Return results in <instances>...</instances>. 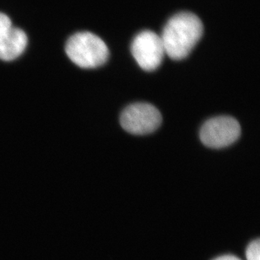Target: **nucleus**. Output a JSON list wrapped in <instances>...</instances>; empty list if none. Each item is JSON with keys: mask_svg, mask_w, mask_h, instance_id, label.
Wrapping results in <instances>:
<instances>
[{"mask_svg": "<svg viewBox=\"0 0 260 260\" xmlns=\"http://www.w3.org/2000/svg\"><path fill=\"white\" fill-rule=\"evenodd\" d=\"M132 53L145 71H153L162 63L165 51L162 39L151 30H143L136 36L132 44Z\"/></svg>", "mask_w": 260, "mask_h": 260, "instance_id": "obj_5", "label": "nucleus"}, {"mask_svg": "<svg viewBox=\"0 0 260 260\" xmlns=\"http://www.w3.org/2000/svg\"><path fill=\"white\" fill-rule=\"evenodd\" d=\"M247 260H260V242L258 239L253 241L246 250Z\"/></svg>", "mask_w": 260, "mask_h": 260, "instance_id": "obj_7", "label": "nucleus"}, {"mask_svg": "<svg viewBox=\"0 0 260 260\" xmlns=\"http://www.w3.org/2000/svg\"><path fill=\"white\" fill-rule=\"evenodd\" d=\"M12 27L11 20L7 15L0 12V37H2L3 35Z\"/></svg>", "mask_w": 260, "mask_h": 260, "instance_id": "obj_8", "label": "nucleus"}, {"mask_svg": "<svg viewBox=\"0 0 260 260\" xmlns=\"http://www.w3.org/2000/svg\"><path fill=\"white\" fill-rule=\"evenodd\" d=\"M203 24L190 12L178 13L170 18L161 36L165 54L173 60L189 56L203 35Z\"/></svg>", "mask_w": 260, "mask_h": 260, "instance_id": "obj_1", "label": "nucleus"}, {"mask_svg": "<svg viewBox=\"0 0 260 260\" xmlns=\"http://www.w3.org/2000/svg\"><path fill=\"white\" fill-rule=\"evenodd\" d=\"M124 130L134 135L153 133L162 123V116L155 106L148 103H135L127 106L120 116Z\"/></svg>", "mask_w": 260, "mask_h": 260, "instance_id": "obj_3", "label": "nucleus"}, {"mask_svg": "<svg viewBox=\"0 0 260 260\" xmlns=\"http://www.w3.org/2000/svg\"><path fill=\"white\" fill-rule=\"evenodd\" d=\"M214 260H240L239 258H237L236 256L233 255H223L221 257L216 258V259Z\"/></svg>", "mask_w": 260, "mask_h": 260, "instance_id": "obj_9", "label": "nucleus"}, {"mask_svg": "<svg viewBox=\"0 0 260 260\" xmlns=\"http://www.w3.org/2000/svg\"><path fill=\"white\" fill-rule=\"evenodd\" d=\"M27 36L22 29L10 28L0 37V59L11 61L17 58L25 51Z\"/></svg>", "mask_w": 260, "mask_h": 260, "instance_id": "obj_6", "label": "nucleus"}, {"mask_svg": "<svg viewBox=\"0 0 260 260\" xmlns=\"http://www.w3.org/2000/svg\"><path fill=\"white\" fill-rule=\"evenodd\" d=\"M241 135L238 120L231 116L211 118L202 125L200 138L206 147L223 148L235 143Z\"/></svg>", "mask_w": 260, "mask_h": 260, "instance_id": "obj_4", "label": "nucleus"}, {"mask_svg": "<svg viewBox=\"0 0 260 260\" xmlns=\"http://www.w3.org/2000/svg\"><path fill=\"white\" fill-rule=\"evenodd\" d=\"M66 53L77 66L82 69H94L108 60V47L103 40L91 32L73 35L66 43Z\"/></svg>", "mask_w": 260, "mask_h": 260, "instance_id": "obj_2", "label": "nucleus"}]
</instances>
